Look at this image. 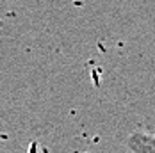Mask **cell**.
Returning <instances> with one entry per match:
<instances>
[{
    "mask_svg": "<svg viewBox=\"0 0 155 153\" xmlns=\"http://www.w3.org/2000/svg\"><path fill=\"white\" fill-rule=\"evenodd\" d=\"M127 146L132 153H155V134L136 130L128 135Z\"/></svg>",
    "mask_w": 155,
    "mask_h": 153,
    "instance_id": "cell-1",
    "label": "cell"
}]
</instances>
